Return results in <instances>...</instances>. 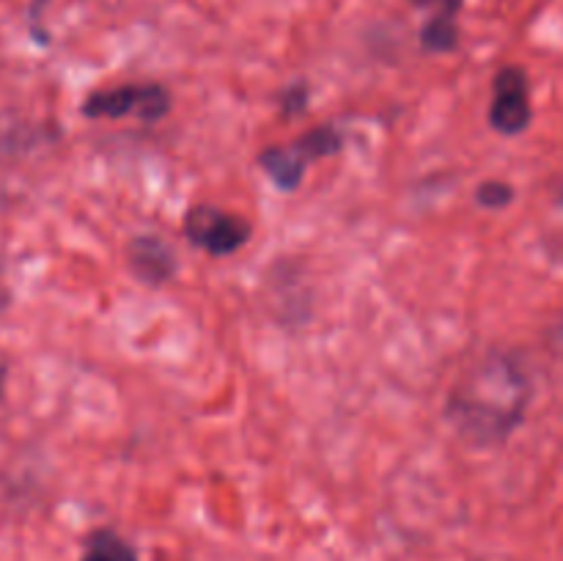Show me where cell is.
Listing matches in <instances>:
<instances>
[{"label":"cell","mask_w":563,"mask_h":561,"mask_svg":"<svg viewBox=\"0 0 563 561\" xmlns=\"http://www.w3.org/2000/svg\"><path fill=\"white\" fill-rule=\"evenodd\" d=\"M531 402V380L515 355L489 350L462 369L445 399V418L473 446H500L515 435Z\"/></svg>","instance_id":"cell-1"},{"label":"cell","mask_w":563,"mask_h":561,"mask_svg":"<svg viewBox=\"0 0 563 561\" xmlns=\"http://www.w3.org/2000/svg\"><path fill=\"white\" fill-rule=\"evenodd\" d=\"M341 148H344V132L333 124H317L297 135L295 141L258 152L256 163L278 190L295 193L302 185L308 165L324 157H335L341 154Z\"/></svg>","instance_id":"cell-2"},{"label":"cell","mask_w":563,"mask_h":561,"mask_svg":"<svg viewBox=\"0 0 563 561\" xmlns=\"http://www.w3.org/2000/svg\"><path fill=\"white\" fill-rule=\"evenodd\" d=\"M80 113L93 121L137 119L154 124L170 113V91L163 82L154 80L121 82V86L99 88V91L88 94L80 105Z\"/></svg>","instance_id":"cell-3"},{"label":"cell","mask_w":563,"mask_h":561,"mask_svg":"<svg viewBox=\"0 0 563 561\" xmlns=\"http://www.w3.org/2000/svg\"><path fill=\"white\" fill-rule=\"evenodd\" d=\"M181 231L198 251L214 258H225L234 256L251 242L253 226L240 212H229L214 204H192L181 220Z\"/></svg>","instance_id":"cell-4"},{"label":"cell","mask_w":563,"mask_h":561,"mask_svg":"<svg viewBox=\"0 0 563 561\" xmlns=\"http://www.w3.org/2000/svg\"><path fill=\"white\" fill-rule=\"evenodd\" d=\"M533 119L531 82L522 66H504L493 80V102H489V124L500 135H520Z\"/></svg>","instance_id":"cell-5"},{"label":"cell","mask_w":563,"mask_h":561,"mask_svg":"<svg viewBox=\"0 0 563 561\" xmlns=\"http://www.w3.org/2000/svg\"><path fill=\"white\" fill-rule=\"evenodd\" d=\"M126 267L141 284L165 286L176 275V253L159 234H135L126 242Z\"/></svg>","instance_id":"cell-6"},{"label":"cell","mask_w":563,"mask_h":561,"mask_svg":"<svg viewBox=\"0 0 563 561\" xmlns=\"http://www.w3.org/2000/svg\"><path fill=\"white\" fill-rule=\"evenodd\" d=\"M80 561H137L135 548L110 528H97L86 537Z\"/></svg>","instance_id":"cell-7"},{"label":"cell","mask_w":563,"mask_h":561,"mask_svg":"<svg viewBox=\"0 0 563 561\" xmlns=\"http://www.w3.org/2000/svg\"><path fill=\"white\" fill-rule=\"evenodd\" d=\"M460 44V25L449 16H429L421 31V47L427 53H451Z\"/></svg>","instance_id":"cell-8"},{"label":"cell","mask_w":563,"mask_h":561,"mask_svg":"<svg viewBox=\"0 0 563 561\" xmlns=\"http://www.w3.org/2000/svg\"><path fill=\"white\" fill-rule=\"evenodd\" d=\"M476 201L484 209H504L515 201V187L509 182L500 179H487L476 187Z\"/></svg>","instance_id":"cell-9"},{"label":"cell","mask_w":563,"mask_h":561,"mask_svg":"<svg viewBox=\"0 0 563 561\" xmlns=\"http://www.w3.org/2000/svg\"><path fill=\"white\" fill-rule=\"evenodd\" d=\"M278 108L286 119H295V116L306 113L308 108V86L306 82H291L284 91L278 94Z\"/></svg>","instance_id":"cell-10"},{"label":"cell","mask_w":563,"mask_h":561,"mask_svg":"<svg viewBox=\"0 0 563 561\" xmlns=\"http://www.w3.org/2000/svg\"><path fill=\"white\" fill-rule=\"evenodd\" d=\"M410 3L432 9V16H449V20H456L462 9V0H410Z\"/></svg>","instance_id":"cell-11"}]
</instances>
